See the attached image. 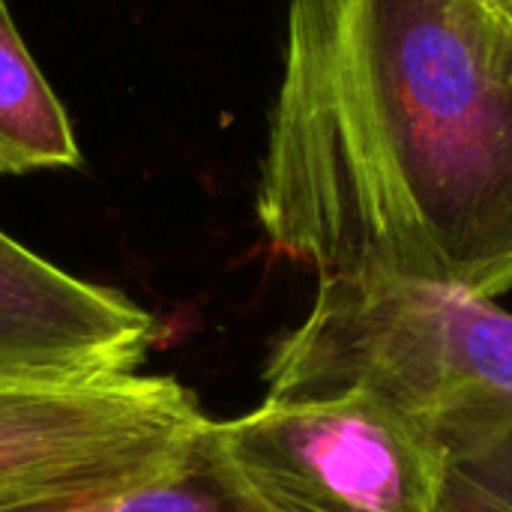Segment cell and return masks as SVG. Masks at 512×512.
Here are the masks:
<instances>
[{"label": "cell", "mask_w": 512, "mask_h": 512, "mask_svg": "<svg viewBox=\"0 0 512 512\" xmlns=\"http://www.w3.org/2000/svg\"><path fill=\"white\" fill-rule=\"evenodd\" d=\"M210 426V423H207ZM0 512H243L219 480L204 438L192 462L174 477L135 489L78 498H18L0 501Z\"/></svg>", "instance_id": "obj_7"}, {"label": "cell", "mask_w": 512, "mask_h": 512, "mask_svg": "<svg viewBox=\"0 0 512 512\" xmlns=\"http://www.w3.org/2000/svg\"><path fill=\"white\" fill-rule=\"evenodd\" d=\"M492 3H495V6H498V9H501V12H504V15L512 21V0H492Z\"/></svg>", "instance_id": "obj_8"}, {"label": "cell", "mask_w": 512, "mask_h": 512, "mask_svg": "<svg viewBox=\"0 0 512 512\" xmlns=\"http://www.w3.org/2000/svg\"><path fill=\"white\" fill-rule=\"evenodd\" d=\"M204 450L243 512H450L441 441L360 381L264 396Z\"/></svg>", "instance_id": "obj_3"}, {"label": "cell", "mask_w": 512, "mask_h": 512, "mask_svg": "<svg viewBox=\"0 0 512 512\" xmlns=\"http://www.w3.org/2000/svg\"><path fill=\"white\" fill-rule=\"evenodd\" d=\"M210 417L168 375L0 378V501L78 498L183 471Z\"/></svg>", "instance_id": "obj_4"}, {"label": "cell", "mask_w": 512, "mask_h": 512, "mask_svg": "<svg viewBox=\"0 0 512 512\" xmlns=\"http://www.w3.org/2000/svg\"><path fill=\"white\" fill-rule=\"evenodd\" d=\"M81 153L66 108L30 57L0 0V174L78 168Z\"/></svg>", "instance_id": "obj_6"}, {"label": "cell", "mask_w": 512, "mask_h": 512, "mask_svg": "<svg viewBox=\"0 0 512 512\" xmlns=\"http://www.w3.org/2000/svg\"><path fill=\"white\" fill-rule=\"evenodd\" d=\"M255 213L318 276L510 294V18L492 0H291Z\"/></svg>", "instance_id": "obj_1"}, {"label": "cell", "mask_w": 512, "mask_h": 512, "mask_svg": "<svg viewBox=\"0 0 512 512\" xmlns=\"http://www.w3.org/2000/svg\"><path fill=\"white\" fill-rule=\"evenodd\" d=\"M360 381L447 450L450 512H512V312L417 279L321 276L270 351L267 396Z\"/></svg>", "instance_id": "obj_2"}, {"label": "cell", "mask_w": 512, "mask_h": 512, "mask_svg": "<svg viewBox=\"0 0 512 512\" xmlns=\"http://www.w3.org/2000/svg\"><path fill=\"white\" fill-rule=\"evenodd\" d=\"M156 339L147 309L84 282L0 231V378L135 372Z\"/></svg>", "instance_id": "obj_5"}]
</instances>
